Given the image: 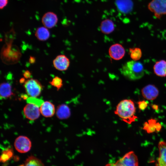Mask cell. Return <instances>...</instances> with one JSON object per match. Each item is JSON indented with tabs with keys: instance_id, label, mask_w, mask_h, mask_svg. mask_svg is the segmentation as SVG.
Wrapping results in <instances>:
<instances>
[{
	"instance_id": "1",
	"label": "cell",
	"mask_w": 166,
	"mask_h": 166,
	"mask_svg": "<svg viewBox=\"0 0 166 166\" xmlns=\"http://www.w3.org/2000/svg\"><path fill=\"white\" fill-rule=\"evenodd\" d=\"M136 108L133 101L130 99H125L121 101L117 104L114 113L123 121L131 124L136 118Z\"/></svg>"
},
{
	"instance_id": "2",
	"label": "cell",
	"mask_w": 166,
	"mask_h": 166,
	"mask_svg": "<svg viewBox=\"0 0 166 166\" xmlns=\"http://www.w3.org/2000/svg\"><path fill=\"white\" fill-rule=\"evenodd\" d=\"M121 72L125 77L132 81L141 78L144 74L142 64L134 60L127 61L124 64L121 69Z\"/></svg>"
},
{
	"instance_id": "3",
	"label": "cell",
	"mask_w": 166,
	"mask_h": 166,
	"mask_svg": "<svg viewBox=\"0 0 166 166\" xmlns=\"http://www.w3.org/2000/svg\"><path fill=\"white\" fill-rule=\"evenodd\" d=\"M105 166H139L138 160L136 155L133 151L125 154L115 163H110Z\"/></svg>"
},
{
	"instance_id": "4",
	"label": "cell",
	"mask_w": 166,
	"mask_h": 166,
	"mask_svg": "<svg viewBox=\"0 0 166 166\" xmlns=\"http://www.w3.org/2000/svg\"><path fill=\"white\" fill-rule=\"evenodd\" d=\"M27 94L30 97H37L42 90V85L37 80L31 78L25 82L23 85Z\"/></svg>"
},
{
	"instance_id": "5",
	"label": "cell",
	"mask_w": 166,
	"mask_h": 166,
	"mask_svg": "<svg viewBox=\"0 0 166 166\" xmlns=\"http://www.w3.org/2000/svg\"><path fill=\"white\" fill-rule=\"evenodd\" d=\"M148 7L156 17L160 18L166 14V0H152Z\"/></svg>"
},
{
	"instance_id": "6",
	"label": "cell",
	"mask_w": 166,
	"mask_h": 166,
	"mask_svg": "<svg viewBox=\"0 0 166 166\" xmlns=\"http://www.w3.org/2000/svg\"><path fill=\"white\" fill-rule=\"evenodd\" d=\"M15 149L19 152L25 153L30 149L32 144L30 140L27 137L23 136H18L14 143Z\"/></svg>"
},
{
	"instance_id": "7",
	"label": "cell",
	"mask_w": 166,
	"mask_h": 166,
	"mask_svg": "<svg viewBox=\"0 0 166 166\" xmlns=\"http://www.w3.org/2000/svg\"><path fill=\"white\" fill-rule=\"evenodd\" d=\"M39 107L34 104L28 103L23 109V113L25 117L30 120H34L39 117L40 113Z\"/></svg>"
},
{
	"instance_id": "8",
	"label": "cell",
	"mask_w": 166,
	"mask_h": 166,
	"mask_svg": "<svg viewBox=\"0 0 166 166\" xmlns=\"http://www.w3.org/2000/svg\"><path fill=\"white\" fill-rule=\"evenodd\" d=\"M141 93L143 97L147 100H153L156 99L159 94L158 88L154 85H148L141 89Z\"/></svg>"
},
{
	"instance_id": "9",
	"label": "cell",
	"mask_w": 166,
	"mask_h": 166,
	"mask_svg": "<svg viewBox=\"0 0 166 166\" xmlns=\"http://www.w3.org/2000/svg\"><path fill=\"white\" fill-rule=\"evenodd\" d=\"M109 53L112 58L119 60L122 58L124 56L125 50L121 44L116 43L111 46L109 49Z\"/></svg>"
},
{
	"instance_id": "10",
	"label": "cell",
	"mask_w": 166,
	"mask_h": 166,
	"mask_svg": "<svg viewBox=\"0 0 166 166\" xmlns=\"http://www.w3.org/2000/svg\"><path fill=\"white\" fill-rule=\"evenodd\" d=\"M54 67L60 71L66 70L70 65L69 59L65 55H60L57 56L53 61Z\"/></svg>"
},
{
	"instance_id": "11",
	"label": "cell",
	"mask_w": 166,
	"mask_h": 166,
	"mask_svg": "<svg viewBox=\"0 0 166 166\" xmlns=\"http://www.w3.org/2000/svg\"><path fill=\"white\" fill-rule=\"evenodd\" d=\"M42 21L45 27L48 28H51L57 24L58 18L54 13L49 12L45 13L42 16Z\"/></svg>"
},
{
	"instance_id": "12",
	"label": "cell",
	"mask_w": 166,
	"mask_h": 166,
	"mask_svg": "<svg viewBox=\"0 0 166 166\" xmlns=\"http://www.w3.org/2000/svg\"><path fill=\"white\" fill-rule=\"evenodd\" d=\"M159 156L157 160L156 166H166V142L160 141L158 144Z\"/></svg>"
},
{
	"instance_id": "13",
	"label": "cell",
	"mask_w": 166,
	"mask_h": 166,
	"mask_svg": "<svg viewBox=\"0 0 166 166\" xmlns=\"http://www.w3.org/2000/svg\"><path fill=\"white\" fill-rule=\"evenodd\" d=\"M40 107L41 113L45 117H52L55 113L54 105L49 101L44 102Z\"/></svg>"
},
{
	"instance_id": "14",
	"label": "cell",
	"mask_w": 166,
	"mask_h": 166,
	"mask_svg": "<svg viewBox=\"0 0 166 166\" xmlns=\"http://www.w3.org/2000/svg\"><path fill=\"white\" fill-rule=\"evenodd\" d=\"M116 3L118 10L123 13H128L132 9L133 4L131 0H116Z\"/></svg>"
},
{
	"instance_id": "15",
	"label": "cell",
	"mask_w": 166,
	"mask_h": 166,
	"mask_svg": "<svg viewBox=\"0 0 166 166\" xmlns=\"http://www.w3.org/2000/svg\"><path fill=\"white\" fill-rule=\"evenodd\" d=\"M56 114L59 119L63 120L69 118L71 115V111L69 107L66 104H62L57 107Z\"/></svg>"
},
{
	"instance_id": "16",
	"label": "cell",
	"mask_w": 166,
	"mask_h": 166,
	"mask_svg": "<svg viewBox=\"0 0 166 166\" xmlns=\"http://www.w3.org/2000/svg\"><path fill=\"white\" fill-rule=\"evenodd\" d=\"M154 72L157 76H166V61L160 60L156 62L153 66Z\"/></svg>"
},
{
	"instance_id": "17",
	"label": "cell",
	"mask_w": 166,
	"mask_h": 166,
	"mask_svg": "<svg viewBox=\"0 0 166 166\" xmlns=\"http://www.w3.org/2000/svg\"><path fill=\"white\" fill-rule=\"evenodd\" d=\"M161 126L159 123L156 122L155 120L151 119L146 122L144 125L143 129L148 133H152L159 131Z\"/></svg>"
},
{
	"instance_id": "18",
	"label": "cell",
	"mask_w": 166,
	"mask_h": 166,
	"mask_svg": "<svg viewBox=\"0 0 166 166\" xmlns=\"http://www.w3.org/2000/svg\"><path fill=\"white\" fill-rule=\"evenodd\" d=\"M100 27L102 33L105 34H109L114 30L115 25L112 20L106 19L101 22Z\"/></svg>"
},
{
	"instance_id": "19",
	"label": "cell",
	"mask_w": 166,
	"mask_h": 166,
	"mask_svg": "<svg viewBox=\"0 0 166 166\" xmlns=\"http://www.w3.org/2000/svg\"><path fill=\"white\" fill-rule=\"evenodd\" d=\"M0 98L3 99L10 97L13 94L12 87L8 82H3L0 84Z\"/></svg>"
},
{
	"instance_id": "20",
	"label": "cell",
	"mask_w": 166,
	"mask_h": 166,
	"mask_svg": "<svg viewBox=\"0 0 166 166\" xmlns=\"http://www.w3.org/2000/svg\"><path fill=\"white\" fill-rule=\"evenodd\" d=\"M35 34L37 38L41 41L46 40L50 36L49 31L45 27L38 28L35 31Z\"/></svg>"
},
{
	"instance_id": "21",
	"label": "cell",
	"mask_w": 166,
	"mask_h": 166,
	"mask_svg": "<svg viewBox=\"0 0 166 166\" xmlns=\"http://www.w3.org/2000/svg\"><path fill=\"white\" fill-rule=\"evenodd\" d=\"M24 164L25 166H45L40 159L33 156H29Z\"/></svg>"
},
{
	"instance_id": "22",
	"label": "cell",
	"mask_w": 166,
	"mask_h": 166,
	"mask_svg": "<svg viewBox=\"0 0 166 166\" xmlns=\"http://www.w3.org/2000/svg\"><path fill=\"white\" fill-rule=\"evenodd\" d=\"M13 152L12 148H8L3 150L0 156V162H6L13 157Z\"/></svg>"
},
{
	"instance_id": "23",
	"label": "cell",
	"mask_w": 166,
	"mask_h": 166,
	"mask_svg": "<svg viewBox=\"0 0 166 166\" xmlns=\"http://www.w3.org/2000/svg\"><path fill=\"white\" fill-rule=\"evenodd\" d=\"M129 52L131 58L134 61L138 60L142 56V51L141 49L138 48L130 49Z\"/></svg>"
},
{
	"instance_id": "24",
	"label": "cell",
	"mask_w": 166,
	"mask_h": 166,
	"mask_svg": "<svg viewBox=\"0 0 166 166\" xmlns=\"http://www.w3.org/2000/svg\"><path fill=\"white\" fill-rule=\"evenodd\" d=\"M50 84L52 86L56 87L57 90H59L63 86V81L61 78L58 77H55L49 82Z\"/></svg>"
},
{
	"instance_id": "25",
	"label": "cell",
	"mask_w": 166,
	"mask_h": 166,
	"mask_svg": "<svg viewBox=\"0 0 166 166\" xmlns=\"http://www.w3.org/2000/svg\"><path fill=\"white\" fill-rule=\"evenodd\" d=\"M26 101L28 103L34 104L39 107H40L44 102L42 100L37 98V97H30L27 99Z\"/></svg>"
},
{
	"instance_id": "26",
	"label": "cell",
	"mask_w": 166,
	"mask_h": 166,
	"mask_svg": "<svg viewBox=\"0 0 166 166\" xmlns=\"http://www.w3.org/2000/svg\"><path fill=\"white\" fill-rule=\"evenodd\" d=\"M138 105L140 109L144 110L147 107L148 104L144 101H140L138 102Z\"/></svg>"
},
{
	"instance_id": "27",
	"label": "cell",
	"mask_w": 166,
	"mask_h": 166,
	"mask_svg": "<svg viewBox=\"0 0 166 166\" xmlns=\"http://www.w3.org/2000/svg\"><path fill=\"white\" fill-rule=\"evenodd\" d=\"M8 0H0V8L3 9L7 4Z\"/></svg>"
},
{
	"instance_id": "28",
	"label": "cell",
	"mask_w": 166,
	"mask_h": 166,
	"mask_svg": "<svg viewBox=\"0 0 166 166\" xmlns=\"http://www.w3.org/2000/svg\"><path fill=\"white\" fill-rule=\"evenodd\" d=\"M31 73L29 70H26L25 71L23 74V76L26 79H29L30 77Z\"/></svg>"
},
{
	"instance_id": "29",
	"label": "cell",
	"mask_w": 166,
	"mask_h": 166,
	"mask_svg": "<svg viewBox=\"0 0 166 166\" xmlns=\"http://www.w3.org/2000/svg\"><path fill=\"white\" fill-rule=\"evenodd\" d=\"M35 58L33 57H30L29 59V62L31 63H33L35 61Z\"/></svg>"
},
{
	"instance_id": "30",
	"label": "cell",
	"mask_w": 166,
	"mask_h": 166,
	"mask_svg": "<svg viewBox=\"0 0 166 166\" xmlns=\"http://www.w3.org/2000/svg\"><path fill=\"white\" fill-rule=\"evenodd\" d=\"M19 157L17 156H14V160L15 161H18L19 160Z\"/></svg>"
},
{
	"instance_id": "31",
	"label": "cell",
	"mask_w": 166,
	"mask_h": 166,
	"mask_svg": "<svg viewBox=\"0 0 166 166\" xmlns=\"http://www.w3.org/2000/svg\"><path fill=\"white\" fill-rule=\"evenodd\" d=\"M25 81L24 78H22L20 79V82L21 83H24Z\"/></svg>"
},
{
	"instance_id": "32",
	"label": "cell",
	"mask_w": 166,
	"mask_h": 166,
	"mask_svg": "<svg viewBox=\"0 0 166 166\" xmlns=\"http://www.w3.org/2000/svg\"><path fill=\"white\" fill-rule=\"evenodd\" d=\"M19 166H25L24 164H22L21 165H20Z\"/></svg>"
}]
</instances>
